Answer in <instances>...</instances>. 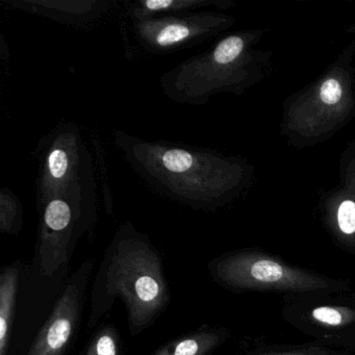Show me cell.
Wrapping results in <instances>:
<instances>
[{"label": "cell", "mask_w": 355, "mask_h": 355, "mask_svg": "<svg viewBox=\"0 0 355 355\" xmlns=\"http://www.w3.org/2000/svg\"><path fill=\"white\" fill-rule=\"evenodd\" d=\"M116 299L125 305L132 336L150 327L171 299L161 254L149 236L130 222L116 230L97 270L90 295L88 329L111 311Z\"/></svg>", "instance_id": "1"}, {"label": "cell", "mask_w": 355, "mask_h": 355, "mask_svg": "<svg viewBox=\"0 0 355 355\" xmlns=\"http://www.w3.org/2000/svg\"><path fill=\"white\" fill-rule=\"evenodd\" d=\"M113 138L128 165L161 196L193 209H211L219 198L224 168L209 153L123 132Z\"/></svg>", "instance_id": "2"}, {"label": "cell", "mask_w": 355, "mask_h": 355, "mask_svg": "<svg viewBox=\"0 0 355 355\" xmlns=\"http://www.w3.org/2000/svg\"><path fill=\"white\" fill-rule=\"evenodd\" d=\"M38 211L53 199H64L90 228L97 219L92 159L74 124L57 126L38 147Z\"/></svg>", "instance_id": "3"}, {"label": "cell", "mask_w": 355, "mask_h": 355, "mask_svg": "<svg viewBox=\"0 0 355 355\" xmlns=\"http://www.w3.org/2000/svg\"><path fill=\"white\" fill-rule=\"evenodd\" d=\"M209 272L220 284L241 290L307 292L326 286V282L320 278L252 253H238L218 259L211 261Z\"/></svg>", "instance_id": "4"}, {"label": "cell", "mask_w": 355, "mask_h": 355, "mask_svg": "<svg viewBox=\"0 0 355 355\" xmlns=\"http://www.w3.org/2000/svg\"><path fill=\"white\" fill-rule=\"evenodd\" d=\"M36 261L45 278H53L69 265L78 240L92 232L64 199H53L39 211Z\"/></svg>", "instance_id": "5"}, {"label": "cell", "mask_w": 355, "mask_h": 355, "mask_svg": "<svg viewBox=\"0 0 355 355\" xmlns=\"http://www.w3.org/2000/svg\"><path fill=\"white\" fill-rule=\"evenodd\" d=\"M94 259L80 263L69 278L44 326L26 355H66L76 340L82 321Z\"/></svg>", "instance_id": "6"}, {"label": "cell", "mask_w": 355, "mask_h": 355, "mask_svg": "<svg viewBox=\"0 0 355 355\" xmlns=\"http://www.w3.org/2000/svg\"><path fill=\"white\" fill-rule=\"evenodd\" d=\"M223 20L207 13L166 15L134 20L135 36L150 53H169L195 46L214 35Z\"/></svg>", "instance_id": "7"}, {"label": "cell", "mask_w": 355, "mask_h": 355, "mask_svg": "<svg viewBox=\"0 0 355 355\" xmlns=\"http://www.w3.org/2000/svg\"><path fill=\"white\" fill-rule=\"evenodd\" d=\"M20 11L49 18L67 26H86L99 19L109 8L105 0H7Z\"/></svg>", "instance_id": "8"}, {"label": "cell", "mask_w": 355, "mask_h": 355, "mask_svg": "<svg viewBox=\"0 0 355 355\" xmlns=\"http://www.w3.org/2000/svg\"><path fill=\"white\" fill-rule=\"evenodd\" d=\"M19 282L20 263L6 266L0 274V355H9Z\"/></svg>", "instance_id": "9"}, {"label": "cell", "mask_w": 355, "mask_h": 355, "mask_svg": "<svg viewBox=\"0 0 355 355\" xmlns=\"http://www.w3.org/2000/svg\"><path fill=\"white\" fill-rule=\"evenodd\" d=\"M214 0H138L126 3L132 20L150 19L166 15L194 13L199 8L217 6Z\"/></svg>", "instance_id": "10"}, {"label": "cell", "mask_w": 355, "mask_h": 355, "mask_svg": "<svg viewBox=\"0 0 355 355\" xmlns=\"http://www.w3.org/2000/svg\"><path fill=\"white\" fill-rule=\"evenodd\" d=\"M223 338V334L217 330L201 327L174 338L150 355H209Z\"/></svg>", "instance_id": "11"}, {"label": "cell", "mask_w": 355, "mask_h": 355, "mask_svg": "<svg viewBox=\"0 0 355 355\" xmlns=\"http://www.w3.org/2000/svg\"><path fill=\"white\" fill-rule=\"evenodd\" d=\"M24 225V207L10 190L0 192V230L3 234H17Z\"/></svg>", "instance_id": "12"}, {"label": "cell", "mask_w": 355, "mask_h": 355, "mask_svg": "<svg viewBox=\"0 0 355 355\" xmlns=\"http://www.w3.org/2000/svg\"><path fill=\"white\" fill-rule=\"evenodd\" d=\"M85 355H121L117 329L109 324L99 328L89 342Z\"/></svg>", "instance_id": "13"}, {"label": "cell", "mask_w": 355, "mask_h": 355, "mask_svg": "<svg viewBox=\"0 0 355 355\" xmlns=\"http://www.w3.org/2000/svg\"><path fill=\"white\" fill-rule=\"evenodd\" d=\"M338 227L344 234L355 232V202L346 200L340 203L338 211Z\"/></svg>", "instance_id": "14"}, {"label": "cell", "mask_w": 355, "mask_h": 355, "mask_svg": "<svg viewBox=\"0 0 355 355\" xmlns=\"http://www.w3.org/2000/svg\"><path fill=\"white\" fill-rule=\"evenodd\" d=\"M311 317L328 326H338L344 323L345 317L340 309L330 306H320L311 311Z\"/></svg>", "instance_id": "15"}, {"label": "cell", "mask_w": 355, "mask_h": 355, "mask_svg": "<svg viewBox=\"0 0 355 355\" xmlns=\"http://www.w3.org/2000/svg\"><path fill=\"white\" fill-rule=\"evenodd\" d=\"M343 89L336 78H328L320 89V97L326 105H336L342 98Z\"/></svg>", "instance_id": "16"}, {"label": "cell", "mask_w": 355, "mask_h": 355, "mask_svg": "<svg viewBox=\"0 0 355 355\" xmlns=\"http://www.w3.org/2000/svg\"><path fill=\"white\" fill-rule=\"evenodd\" d=\"M282 355H301V354H282Z\"/></svg>", "instance_id": "17"}]
</instances>
